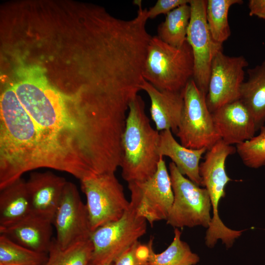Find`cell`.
<instances>
[{"label": "cell", "instance_id": "e0dca14e", "mask_svg": "<svg viewBox=\"0 0 265 265\" xmlns=\"http://www.w3.org/2000/svg\"><path fill=\"white\" fill-rule=\"evenodd\" d=\"M248 79L240 90V100L254 119L258 130L265 123V60L247 71Z\"/></svg>", "mask_w": 265, "mask_h": 265}, {"label": "cell", "instance_id": "9a60e30c", "mask_svg": "<svg viewBox=\"0 0 265 265\" xmlns=\"http://www.w3.org/2000/svg\"><path fill=\"white\" fill-rule=\"evenodd\" d=\"M52 222L32 213L19 222L0 228V234L39 252L48 253L53 238Z\"/></svg>", "mask_w": 265, "mask_h": 265}, {"label": "cell", "instance_id": "5bb4252c", "mask_svg": "<svg viewBox=\"0 0 265 265\" xmlns=\"http://www.w3.org/2000/svg\"><path fill=\"white\" fill-rule=\"evenodd\" d=\"M140 88L150 98V113L156 130L159 132L170 130L176 134L184 107L183 90L160 91L144 78Z\"/></svg>", "mask_w": 265, "mask_h": 265}, {"label": "cell", "instance_id": "6da1fadb", "mask_svg": "<svg viewBox=\"0 0 265 265\" xmlns=\"http://www.w3.org/2000/svg\"><path fill=\"white\" fill-rule=\"evenodd\" d=\"M159 138L146 114L144 100L137 95L129 105L121 142L120 167L128 183L143 182L155 173L160 158Z\"/></svg>", "mask_w": 265, "mask_h": 265}, {"label": "cell", "instance_id": "52a82bcc", "mask_svg": "<svg viewBox=\"0 0 265 265\" xmlns=\"http://www.w3.org/2000/svg\"><path fill=\"white\" fill-rule=\"evenodd\" d=\"M236 151L235 147L226 144L220 139L207 150L204 161L200 164L199 174L202 186L209 193L212 212L207 233L213 238L224 237L229 231V228L219 217L218 206L220 199L225 196L226 186L231 181L226 172L225 161L227 157Z\"/></svg>", "mask_w": 265, "mask_h": 265}, {"label": "cell", "instance_id": "cb8c5ba5", "mask_svg": "<svg viewBox=\"0 0 265 265\" xmlns=\"http://www.w3.org/2000/svg\"><path fill=\"white\" fill-rule=\"evenodd\" d=\"M259 130L258 135L236 145V152L244 164L250 168L265 165V126Z\"/></svg>", "mask_w": 265, "mask_h": 265}, {"label": "cell", "instance_id": "4fadbf2b", "mask_svg": "<svg viewBox=\"0 0 265 265\" xmlns=\"http://www.w3.org/2000/svg\"><path fill=\"white\" fill-rule=\"evenodd\" d=\"M67 183L51 173L31 174L26 182L31 213L52 222Z\"/></svg>", "mask_w": 265, "mask_h": 265}, {"label": "cell", "instance_id": "5b68a950", "mask_svg": "<svg viewBox=\"0 0 265 265\" xmlns=\"http://www.w3.org/2000/svg\"><path fill=\"white\" fill-rule=\"evenodd\" d=\"M183 110L176 134L186 148L209 150L221 138L207 106L206 96L193 79L183 89Z\"/></svg>", "mask_w": 265, "mask_h": 265}, {"label": "cell", "instance_id": "603a6c76", "mask_svg": "<svg viewBox=\"0 0 265 265\" xmlns=\"http://www.w3.org/2000/svg\"><path fill=\"white\" fill-rule=\"evenodd\" d=\"M48 254L33 251L0 234V265H45Z\"/></svg>", "mask_w": 265, "mask_h": 265}, {"label": "cell", "instance_id": "d6986e66", "mask_svg": "<svg viewBox=\"0 0 265 265\" xmlns=\"http://www.w3.org/2000/svg\"><path fill=\"white\" fill-rule=\"evenodd\" d=\"M153 239L148 241L149 254L148 265H195L200 261L199 256L193 253L188 244L181 239V232L175 228L174 237L170 244L160 253H156L153 248Z\"/></svg>", "mask_w": 265, "mask_h": 265}, {"label": "cell", "instance_id": "277c9868", "mask_svg": "<svg viewBox=\"0 0 265 265\" xmlns=\"http://www.w3.org/2000/svg\"><path fill=\"white\" fill-rule=\"evenodd\" d=\"M169 171L174 194L173 202L166 219L175 228L201 226L208 228L212 216L209 193L182 174L175 164H169Z\"/></svg>", "mask_w": 265, "mask_h": 265}, {"label": "cell", "instance_id": "ac0fdd59", "mask_svg": "<svg viewBox=\"0 0 265 265\" xmlns=\"http://www.w3.org/2000/svg\"><path fill=\"white\" fill-rule=\"evenodd\" d=\"M31 213L26 182L22 178L0 190V228L12 225Z\"/></svg>", "mask_w": 265, "mask_h": 265}, {"label": "cell", "instance_id": "44dd1931", "mask_svg": "<svg viewBox=\"0 0 265 265\" xmlns=\"http://www.w3.org/2000/svg\"><path fill=\"white\" fill-rule=\"evenodd\" d=\"M241 0H207L206 20L213 40L220 44L231 35L228 13L231 7L241 4Z\"/></svg>", "mask_w": 265, "mask_h": 265}, {"label": "cell", "instance_id": "3957f363", "mask_svg": "<svg viewBox=\"0 0 265 265\" xmlns=\"http://www.w3.org/2000/svg\"><path fill=\"white\" fill-rule=\"evenodd\" d=\"M147 222L138 214L135 203L130 200L128 209L120 219L92 233L90 239L93 249L89 265L113 263L146 234Z\"/></svg>", "mask_w": 265, "mask_h": 265}, {"label": "cell", "instance_id": "7a4b0ae2", "mask_svg": "<svg viewBox=\"0 0 265 265\" xmlns=\"http://www.w3.org/2000/svg\"><path fill=\"white\" fill-rule=\"evenodd\" d=\"M193 73V54L187 40L176 47L158 36L151 37L142 72L144 80L160 91H181Z\"/></svg>", "mask_w": 265, "mask_h": 265}, {"label": "cell", "instance_id": "484cf974", "mask_svg": "<svg viewBox=\"0 0 265 265\" xmlns=\"http://www.w3.org/2000/svg\"><path fill=\"white\" fill-rule=\"evenodd\" d=\"M190 0H158L147 10L148 19H154L161 14H167L176 8L189 3Z\"/></svg>", "mask_w": 265, "mask_h": 265}, {"label": "cell", "instance_id": "2e32d148", "mask_svg": "<svg viewBox=\"0 0 265 265\" xmlns=\"http://www.w3.org/2000/svg\"><path fill=\"white\" fill-rule=\"evenodd\" d=\"M159 134V156L169 157L182 174L197 185L202 186L199 162L207 149H193L184 146L176 141L170 130L160 132Z\"/></svg>", "mask_w": 265, "mask_h": 265}, {"label": "cell", "instance_id": "ba28073f", "mask_svg": "<svg viewBox=\"0 0 265 265\" xmlns=\"http://www.w3.org/2000/svg\"><path fill=\"white\" fill-rule=\"evenodd\" d=\"M128 188L138 214L151 226L156 221L166 220L174 194L170 174L163 157H160L157 171L152 177L143 182L128 183Z\"/></svg>", "mask_w": 265, "mask_h": 265}, {"label": "cell", "instance_id": "4316f807", "mask_svg": "<svg viewBox=\"0 0 265 265\" xmlns=\"http://www.w3.org/2000/svg\"><path fill=\"white\" fill-rule=\"evenodd\" d=\"M249 15L265 20V0H250L248 2Z\"/></svg>", "mask_w": 265, "mask_h": 265}, {"label": "cell", "instance_id": "8992f818", "mask_svg": "<svg viewBox=\"0 0 265 265\" xmlns=\"http://www.w3.org/2000/svg\"><path fill=\"white\" fill-rule=\"evenodd\" d=\"M86 197V207L92 232L99 227L120 219L127 210L123 186L114 173L95 175L80 180Z\"/></svg>", "mask_w": 265, "mask_h": 265}, {"label": "cell", "instance_id": "9c48e42d", "mask_svg": "<svg viewBox=\"0 0 265 265\" xmlns=\"http://www.w3.org/2000/svg\"><path fill=\"white\" fill-rule=\"evenodd\" d=\"M191 16L186 40L191 47L194 62L192 79L206 96L212 60L222 45L215 42L208 28L206 20L207 0H190Z\"/></svg>", "mask_w": 265, "mask_h": 265}, {"label": "cell", "instance_id": "d4e9b609", "mask_svg": "<svg viewBox=\"0 0 265 265\" xmlns=\"http://www.w3.org/2000/svg\"><path fill=\"white\" fill-rule=\"evenodd\" d=\"M149 254L148 243L142 244L138 241L118 257L113 265H148Z\"/></svg>", "mask_w": 265, "mask_h": 265}, {"label": "cell", "instance_id": "30bf717a", "mask_svg": "<svg viewBox=\"0 0 265 265\" xmlns=\"http://www.w3.org/2000/svg\"><path fill=\"white\" fill-rule=\"evenodd\" d=\"M248 65L243 55L229 56L222 50L216 53L212 61L206 96L211 113L226 104L240 100L244 69Z\"/></svg>", "mask_w": 265, "mask_h": 265}, {"label": "cell", "instance_id": "ffe728a7", "mask_svg": "<svg viewBox=\"0 0 265 265\" xmlns=\"http://www.w3.org/2000/svg\"><path fill=\"white\" fill-rule=\"evenodd\" d=\"M191 16L189 3L183 4L166 14L165 20L158 28V36L163 42L180 47L186 41Z\"/></svg>", "mask_w": 265, "mask_h": 265}, {"label": "cell", "instance_id": "8fae6325", "mask_svg": "<svg viewBox=\"0 0 265 265\" xmlns=\"http://www.w3.org/2000/svg\"><path fill=\"white\" fill-rule=\"evenodd\" d=\"M57 244L63 248L90 239L92 233L86 204L75 186L67 182L52 221Z\"/></svg>", "mask_w": 265, "mask_h": 265}, {"label": "cell", "instance_id": "7c38bea8", "mask_svg": "<svg viewBox=\"0 0 265 265\" xmlns=\"http://www.w3.org/2000/svg\"><path fill=\"white\" fill-rule=\"evenodd\" d=\"M212 113L221 139L228 145L248 140L258 131L251 113L240 100L226 104Z\"/></svg>", "mask_w": 265, "mask_h": 265}, {"label": "cell", "instance_id": "f1b7e54d", "mask_svg": "<svg viewBox=\"0 0 265 265\" xmlns=\"http://www.w3.org/2000/svg\"></svg>", "mask_w": 265, "mask_h": 265}, {"label": "cell", "instance_id": "83f0119b", "mask_svg": "<svg viewBox=\"0 0 265 265\" xmlns=\"http://www.w3.org/2000/svg\"><path fill=\"white\" fill-rule=\"evenodd\" d=\"M101 265H113V263H112V264H106Z\"/></svg>", "mask_w": 265, "mask_h": 265}, {"label": "cell", "instance_id": "7402d4cb", "mask_svg": "<svg viewBox=\"0 0 265 265\" xmlns=\"http://www.w3.org/2000/svg\"><path fill=\"white\" fill-rule=\"evenodd\" d=\"M93 249L90 239L63 248L53 238L45 265H89Z\"/></svg>", "mask_w": 265, "mask_h": 265}]
</instances>
